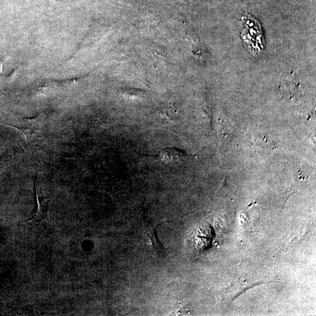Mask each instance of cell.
Returning <instances> with one entry per match:
<instances>
[{"label": "cell", "instance_id": "obj_1", "mask_svg": "<svg viewBox=\"0 0 316 316\" xmlns=\"http://www.w3.org/2000/svg\"><path fill=\"white\" fill-rule=\"evenodd\" d=\"M37 209L36 211L30 218L25 220V223L30 227H35L40 224L48 217V201L46 199L39 198L37 195Z\"/></svg>", "mask_w": 316, "mask_h": 316}, {"label": "cell", "instance_id": "obj_2", "mask_svg": "<svg viewBox=\"0 0 316 316\" xmlns=\"http://www.w3.org/2000/svg\"><path fill=\"white\" fill-rule=\"evenodd\" d=\"M170 221L162 222L161 223L157 224L156 227L150 229V231H148V237L150 238L149 240L151 247H152L154 252L156 253L158 256L160 257H163L165 255L166 248L163 247L158 237L157 228L159 225L164 223V222Z\"/></svg>", "mask_w": 316, "mask_h": 316}, {"label": "cell", "instance_id": "obj_3", "mask_svg": "<svg viewBox=\"0 0 316 316\" xmlns=\"http://www.w3.org/2000/svg\"><path fill=\"white\" fill-rule=\"evenodd\" d=\"M180 156H181V153L178 150H175L174 148H167V149L162 151L160 157L164 162L170 163L178 160Z\"/></svg>", "mask_w": 316, "mask_h": 316}]
</instances>
